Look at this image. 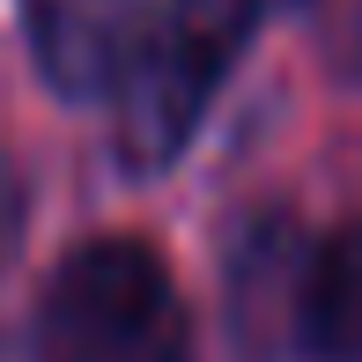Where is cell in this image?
Instances as JSON below:
<instances>
[{"label":"cell","mask_w":362,"mask_h":362,"mask_svg":"<svg viewBox=\"0 0 362 362\" xmlns=\"http://www.w3.org/2000/svg\"><path fill=\"white\" fill-rule=\"evenodd\" d=\"M37 362H185L192 318L170 259L141 237H89L45 274Z\"/></svg>","instance_id":"cell-1"},{"label":"cell","mask_w":362,"mask_h":362,"mask_svg":"<svg viewBox=\"0 0 362 362\" xmlns=\"http://www.w3.org/2000/svg\"><path fill=\"white\" fill-rule=\"evenodd\" d=\"M259 30V0H156L148 37L119 81V156L134 170L177 163L200 134L207 104Z\"/></svg>","instance_id":"cell-2"},{"label":"cell","mask_w":362,"mask_h":362,"mask_svg":"<svg viewBox=\"0 0 362 362\" xmlns=\"http://www.w3.org/2000/svg\"><path fill=\"white\" fill-rule=\"evenodd\" d=\"M148 8L156 0H23L30 52H37L45 81L59 96H81V104L119 96V81L148 37Z\"/></svg>","instance_id":"cell-3"},{"label":"cell","mask_w":362,"mask_h":362,"mask_svg":"<svg viewBox=\"0 0 362 362\" xmlns=\"http://www.w3.org/2000/svg\"><path fill=\"white\" fill-rule=\"evenodd\" d=\"M288 333L303 362H362V222L310 244L288 288Z\"/></svg>","instance_id":"cell-4"},{"label":"cell","mask_w":362,"mask_h":362,"mask_svg":"<svg viewBox=\"0 0 362 362\" xmlns=\"http://www.w3.org/2000/svg\"><path fill=\"white\" fill-rule=\"evenodd\" d=\"M15 237H23V185H15V163L0 156V267H8Z\"/></svg>","instance_id":"cell-5"}]
</instances>
